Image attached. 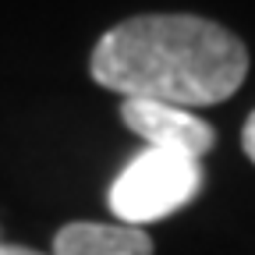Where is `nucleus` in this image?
I'll return each mask as SVG.
<instances>
[{
    "mask_svg": "<svg viewBox=\"0 0 255 255\" xmlns=\"http://www.w3.org/2000/svg\"><path fill=\"white\" fill-rule=\"evenodd\" d=\"M241 145H245V156L255 163V110L248 114V121H245V131H241Z\"/></svg>",
    "mask_w": 255,
    "mask_h": 255,
    "instance_id": "nucleus-5",
    "label": "nucleus"
},
{
    "mask_svg": "<svg viewBox=\"0 0 255 255\" xmlns=\"http://www.w3.org/2000/svg\"><path fill=\"white\" fill-rule=\"evenodd\" d=\"M121 121L128 131H135L145 142V149H163V152L202 159L216 145L213 124H206L199 114H191L184 107L152 103V100H124Z\"/></svg>",
    "mask_w": 255,
    "mask_h": 255,
    "instance_id": "nucleus-3",
    "label": "nucleus"
},
{
    "mask_svg": "<svg viewBox=\"0 0 255 255\" xmlns=\"http://www.w3.org/2000/svg\"><path fill=\"white\" fill-rule=\"evenodd\" d=\"M53 255H152V238L128 223H68L53 238Z\"/></svg>",
    "mask_w": 255,
    "mask_h": 255,
    "instance_id": "nucleus-4",
    "label": "nucleus"
},
{
    "mask_svg": "<svg viewBox=\"0 0 255 255\" xmlns=\"http://www.w3.org/2000/svg\"><path fill=\"white\" fill-rule=\"evenodd\" d=\"M199 188H202L199 159L163 149H142L114 177L107 202L114 216H121V223L145 227V223H156L188 206L199 195Z\"/></svg>",
    "mask_w": 255,
    "mask_h": 255,
    "instance_id": "nucleus-2",
    "label": "nucleus"
},
{
    "mask_svg": "<svg viewBox=\"0 0 255 255\" xmlns=\"http://www.w3.org/2000/svg\"><path fill=\"white\" fill-rule=\"evenodd\" d=\"M92 78L124 100L213 107L248 75L245 43L199 14H138L114 25L92 50Z\"/></svg>",
    "mask_w": 255,
    "mask_h": 255,
    "instance_id": "nucleus-1",
    "label": "nucleus"
},
{
    "mask_svg": "<svg viewBox=\"0 0 255 255\" xmlns=\"http://www.w3.org/2000/svg\"><path fill=\"white\" fill-rule=\"evenodd\" d=\"M0 255H43L36 248H21V245H0Z\"/></svg>",
    "mask_w": 255,
    "mask_h": 255,
    "instance_id": "nucleus-6",
    "label": "nucleus"
}]
</instances>
